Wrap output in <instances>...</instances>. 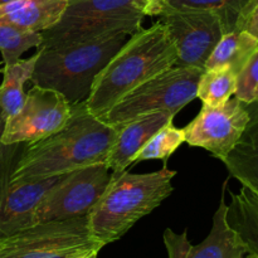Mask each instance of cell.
<instances>
[{"mask_svg":"<svg viewBox=\"0 0 258 258\" xmlns=\"http://www.w3.org/2000/svg\"><path fill=\"white\" fill-rule=\"evenodd\" d=\"M71 117L62 130L24 144L12 179H44L106 164L117 128L88 112L86 101L71 103Z\"/></svg>","mask_w":258,"mask_h":258,"instance_id":"obj_1","label":"cell"},{"mask_svg":"<svg viewBox=\"0 0 258 258\" xmlns=\"http://www.w3.org/2000/svg\"><path fill=\"white\" fill-rule=\"evenodd\" d=\"M176 58L175 44L160 20L140 28L95 78L86 100L88 112L103 118L123 96L173 67Z\"/></svg>","mask_w":258,"mask_h":258,"instance_id":"obj_2","label":"cell"},{"mask_svg":"<svg viewBox=\"0 0 258 258\" xmlns=\"http://www.w3.org/2000/svg\"><path fill=\"white\" fill-rule=\"evenodd\" d=\"M175 175L166 164L154 173L112 171L107 188L88 213L91 236L103 247L118 241L173 193Z\"/></svg>","mask_w":258,"mask_h":258,"instance_id":"obj_3","label":"cell"},{"mask_svg":"<svg viewBox=\"0 0 258 258\" xmlns=\"http://www.w3.org/2000/svg\"><path fill=\"white\" fill-rule=\"evenodd\" d=\"M126 33L59 48H39L30 82L64 96L70 103L87 100L95 78L127 42Z\"/></svg>","mask_w":258,"mask_h":258,"instance_id":"obj_4","label":"cell"},{"mask_svg":"<svg viewBox=\"0 0 258 258\" xmlns=\"http://www.w3.org/2000/svg\"><path fill=\"white\" fill-rule=\"evenodd\" d=\"M145 17L136 0H67L60 19L40 33V48L66 47L116 33L133 35Z\"/></svg>","mask_w":258,"mask_h":258,"instance_id":"obj_5","label":"cell"},{"mask_svg":"<svg viewBox=\"0 0 258 258\" xmlns=\"http://www.w3.org/2000/svg\"><path fill=\"white\" fill-rule=\"evenodd\" d=\"M203 71L197 67L173 66L123 96L101 120L118 127L159 111L176 115L197 98V87Z\"/></svg>","mask_w":258,"mask_h":258,"instance_id":"obj_6","label":"cell"},{"mask_svg":"<svg viewBox=\"0 0 258 258\" xmlns=\"http://www.w3.org/2000/svg\"><path fill=\"white\" fill-rule=\"evenodd\" d=\"M103 246L91 236L88 216L37 223L0 241V258H75Z\"/></svg>","mask_w":258,"mask_h":258,"instance_id":"obj_7","label":"cell"},{"mask_svg":"<svg viewBox=\"0 0 258 258\" xmlns=\"http://www.w3.org/2000/svg\"><path fill=\"white\" fill-rule=\"evenodd\" d=\"M25 143L4 145L0 150V241L35 224V211L59 176L12 179V171Z\"/></svg>","mask_w":258,"mask_h":258,"instance_id":"obj_8","label":"cell"},{"mask_svg":"<svg viewBox=\"0 0 258 258\" xmlns=\"http://www.w3.org/2000/svg\"><path fill=\"white\" fill-rule=\"evenodd\" d=\"M106 164L63 174L44 194L35 211V224L88 216L110 183Z\"/></svg>","mask_w":258,"mask_h":258,"instance_id":"obj_9","label":"cell"},{"mask_svg":"<svg viewBox=\"0 0 258 258\" xmlns=\"http://www.w3.org/2000/svg\"><path fill=\"white\" fill-rule=\"evenodd\" d=\"M72 113L64 96L50 88L33 86L22 108L7 117L2 143L4 145L34 143L62 130Z\"/></svg>","mask_w":258,"mask_h":258,"instance_id":"obj_10","label":"cell"},{"mask_svg":"<svg viewBox=\"0 0 258 258\" xmlns=\"http://www.w3.org/2000/svg\"><path fill=\"white\" fill-rule=\"evenodd\" d=\"M158 17L175 44L178 58L174 66L204 70L226 34L218 15L207 10H164Z\"/></svg>","mask_w":258,"mask_h":258,"instance_id":"obj_11","label":"cell"},{"mask_svg":"<svg viewBox=\"0 0 258 258\" xmlns=\"http://www.w3.org/2000/svg\"><path fill=\"white\" fill-rule=\"evenodd\" d=\"M248 122L244 102L232 97L222 106L203 105L201 112L183 128L185 143L202 148L221 161L241 138Z\"/></svg>","mask_w":258,"mask_h":258,"instance_id":"obj_12","label":"cell"},{"mask_svg":"<svg viewBox=\"0 0 258 258\" xmlns=\"http://www.w3.org/2000/svg\"><path fill=\"white\" fill-rule=\"evenodd\" d=\"M163 238L169 258H247L248 256L246 244L227 222L224 193L213 216L211 232L202 243L193 246L186 229L179 234L171 228H166Z\"/></svg>","mask_w":258,"mask_h":258,"instance_id":"obj_13","label":"cell"},{"mask_svg":"<svg viewBox=\"0 0 258 258\" xmlns=\"http://www.w3.org/2000/svg\"><path fill=\"white\" fill-rule=\"evenodd\" d=\"M175 115L166 111L149 113L118 126L115 140L106 158V165L113 173L127 170L133 165L134 158L149 139L164 125L174 120Z\"/></svg>","mask_w":258,"mask_h":258,"instance_id":"obj_14","label":"cell"},{"mask_svg":"<svg viewBox=\"0 0 258 258\" xmlns=\"http://www.w3.org/2000/svg\"><path fill=\"white\" fill-rule=\"evenodd\" d=\"M244 106L248 122L223 164L242 185L258 191V100Z\"/></svg>","mask_w":258,"mask_h":258,"instance_id":"obj_15","label":"cell"},{"mask_svg":"<svg viewBox=\"0 0 258 258\" xmlns=\"http://www.w3.org/2000/svg\"><path fill=\"white\" fill-rule=\"evenodd\" d=\"M67 0H15L0 5V23L42 33L62 17Z\"/></svg>","mask_w":258,"mask_h":258,"instance_id":"obj_16","label":"cell"},{"mask_svg":"<svg viewBox=\"0 0 258 258\" xmlns=\"http://www.w3.org/2000/svg\"><path fill=\"white\" fill-rule=\"evenodd\" d=\"M229 194L227 222L246 244L248 256H258V191L242 185L238 193Z\"/></svg>","mask_w":258,"mask_h":258,"instance_id":"obj_17","label":"cell"},{"mask_svg":"<svg viewBox=\"0 0 258 258\" xmlns=\"http://www.w3.org/2000/svg\"><path fill=\"white\" fill-rule=\"evenodd\" d=\"M258 50V38L246 30H233L222 35L209 55L206 68H227L239 75Z\"/></svg>","mask_w":258,"mask_h":258,"instance_id":"obj_18","label":"cell"},{"mask_svg":"<svg viewBox=\"0 0 258 258\" xmlns=\"http://www.w3.org/2000/svg\"><path fill=\"white\" fill-rule=\"evenodd\" d=\"M38 57L39 50L28 59H18L13 64L4 66L0 70L3 73V82L0 85V107L7 117L15 115L22 108L27 97L24 85L32 78Z\"/></svg>","mask_w":258,"mask_h":258,"instance_id":"obj_19","label":"cell"},{"mask_svg":"<svg viewBox=\"0 0 258 258\" xmlns=\"http://www.w3.org/2000/svg\"><path fill=\"white\" fill-rule=\"evenodd\" d=\"M249 3L251 0H161L155 17L164 10H207L218 15L224 32L229 33L237 29Z\"/></svg>","mask_w":258,"mask_h":258,"instance_id":"obj_20","label":"cell"},{"mask_svg":"<svg viewBox=\"0 0 258 258\" xmlns=\"http://www.w3.org/2000/svg\"><path fill=\"white\" fill-rule=\"evenodd\" d=\"M238 76L227 68H207L197 87V98L207 106H222L234 96Z\"/></svg>","mask_w":258,"mask_h":258,"instance_id":"obj_21","label":"cell"},{"mask_svg":"<svg viewBox=\"0 0 258 258\" xmlns=\"http://www.w3.org/2000/svg\"><path fill=\"white\" fill-rule=\"evenodd\" d=\"M183 143H185L184 130L175 127L173 121H170L149 139L148 143L135 155L133 164L148 160H163L164 164H166L168 159Z\"/></svg>","mask_w":258,"mask_h":258,"instance_id":"obj_22","label":"cell"},{"mask_svg":"<svg viewBox=\"0 0 258 258\" xmlns=\"http://www.w3.org/2000/svg\"><path fill=\"white\" fill-rule=\"evenodd\" d=\"M42 42L40 33L23 29L8 23H0V52L4 66L15 63L20 59L23 53L32 48L39 49Z\"/></svg>","mask_w":258,"mask_h":258,"instance_id":"obj_23","label":"cell"},{"mask_svg":"<svg viewBox=\"0 0 258 258\" xmlns=\"http://www.w3.org/2000/svg\"><path fill=\"white\" fill-rule=\"evenodd\" d=\"M234 97L244 103L258 100V50L239 72Z\"/></svg>","mask_w":258,"mask_h":258,"instance_id":"obj_24","label":"cell"},{"mask_svg":"<svg viewBox=\"0 0 258 258\" xmlns=\"http://www.w3.org/2000/svg\"><path fill=\"white\" fill-rule=\"evenodd\" d=\"M236 30H246L258 38V0H251L242 14Z\"/></svg>","mask_w":258,"mask_h":258,"instance_id":"obj_25","label":"cell"},{"mask_svg":"<svg viewBox=\"0 0 258 258\" xmlns=\"http://www.w3.org/2000/svg\"><path fill=\"white\" fill-rule=\"evenodd\" d=\"M138 4L143 8L144 13H145L146 17H155L156 9H158V5L161 0H136Z\"/></svg>","mask_w":258,"mask_h":258,"instance_id":"obj_26","label":"cell"},{"mask_svg":"<svg viewBox=\"0 0 258 258\" xmlns=\"http://www.w3.org/2000/svg\"><path fill=\"white\" fill-rule=\"evenodd\" d=\"M5 120H7V116H5L4 111H3L2 107H0V150H2V146H3L2 136H3V131H4Z\"/></svg>","mask_w":258,"mask_h":258,"instance_id":"obj_27","label":"cell"},{"mask_svg":"<svg viewBox=\"0 0 258 258\" xmlns=\"http://www.w3.org/2000/svg\"><path fill=\"white\" fill-rule=\"evenodd\" d=\"M101 249H92V251H88L86 253L80 254V256L75 258H98V253H100Z\"/></svg>","mask_w":258,"mask_h":258,"instance_id":"obj_28","label":"cell"},{"mask_svg":"<svg viewBox=\"0 0 258 258\" xmlns=\"http://www.w3.org/2000/svg\"><path fill=\"white\" fill-rule=\"evenodd\" d=\"M12 2H15V0H0V5L8 4V3H12Z\"/></svg>","mask_w":258,"mask_h":258,"instance_id":"obj_29","label":"cell"},{"mask_svg":"<svg viewBox=\"0 0 258 258\" xmlns=\"http://www.w3.org/2000/svg\"><path fill=\"white\" fill-rule=\"evenodd\" d=\"M247 258H258V256H247Z\"/></svg>","mask_w":258,"mask_h":258,"instance_id":"obj_30","label":"cell"}]
</instances>
